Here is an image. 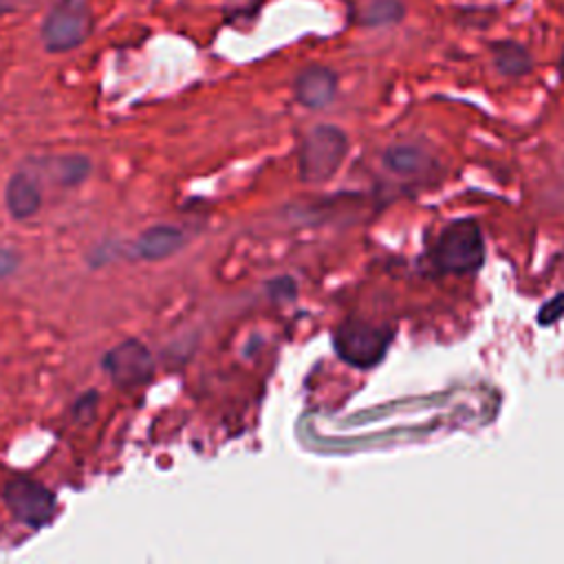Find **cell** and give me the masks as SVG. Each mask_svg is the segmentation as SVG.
Returning <instances> with one entry per match:
<instances>
[{
  "instance_id": "cell-8",
  "label": "cell",
  "mask_w": 564,
  "mask_h": 564,
  "mask_svg": "<svg viewBox=\"0 0 564 564\" xmlns=\"http://www.w3.org/2000/svg\"><path fill=\"white\" fill-rule=\"evenodd\" d=\"M183 242H185V236L176 227L156 225V227L145 229L139 236L134 251L143 260H163V258L176 253L183 247Z\"/></svg>"
},
{
  "instance_id": "cell-13",
  "label": "cell",
  "mask_w": 564,
  "mask_h": 564,
  "mask_svg": "<svg viewBox=\"0 0 564 564\" xmlns=\"http://www.w3.org/2000/svg\"><path fill=\"white\" fill-rule=\"evenodd\" d=\"M90 163L84 156H59L51 163V174L62 185H77L88 174Z\"/></svg>"
},
{
  "instance_id": "cell-17",
  "label": "cell",
  "mask_w": 564,
  "mask_h": 564,
  "mask_svg": "<svg viewBox=\"0 0 564 564\" xmlns=\"http://www.w3.org/2000/svg\"><path fill=\"white\" fill-rule=\"evenodd\" d=\"M7 7H9V0H0V11H7Z\"/></svg>"
},
{
  "instance_id": "cell-4",
  "label": "cell",
  "mask_w": 564,
  "mask_h": 564,
  "mask_svg": "<svg viewBox=\"0 0 564 564\" xmlns=\"http://www.w3.org/2000/svg\"><path fill=\"white\" fill-rule=\"evenodd\" d=\"M390 344V333L377 328L361 319L344 322L335 333V350L337 355L355 366V368H372L377 366Z\"/></svg>"
},
{
  "instance_id": "cell-2",
  "label": "cell",
  "mask_w": 564,
  "mask_h": 564,
  "mask_svg": "<svg viewBox=\"0 0 564 564\" xmlns=\"http://www.w3.org/2000/svg\"><path fill=\"white\" fill-rule=\"evenodd\" d=\"M348 150L346 134L335 126H317L300 150V174L308 183L328 181L341 165Z\"/></svg>"
},
{
  "instance_id": "cell-6",
  "label": "cell",
  "mask_w": 564,
  "mask_h": 564,
  "mask_svg": "<svg viewBox=\"0 0 564 564\" xmlns=\"http://www.w3.org/2000/svg\"><path fill=\"white\" fill-rule=\"evenodd\" d=\"M104 368L117 386L134 388L150 379L152 355L141 341L128 339V341L115 346L112 350H108V355L104 359Z\"/></svg>"
},
{
  "instance_id": "cell-9",
  "label": "cell",
  "mask_w": 564,
  "mask_h": 564,
  "mask_svg": "<svg viewBox=\"0 0 564 564\" xmlns=\"http://www.w3.org/2000/svg\"><path fill=\"white\" fill-rule=\"evenodd\" d=\"M40 203H42L40 187L35 185V181L29 174L11 176V181L7 183V189H4V205L13 218L22 220V218L33 216L40 209Z\"/></svg>"
},
{
  "instance_id": "cell-5",
  "label": "cell",
  "mask_w": 564,
  "mask_h": 564,
  "mask_svg": "<svg viewBox=\"0 0 564 564\" xmlns=\"http://www.w3.org/2000/svg\"><path fill=\"white\" fill-rule=\"evenodd\" d=\"M4 502L9 505L11 513L29 527H42L55 513L53 494L44 485L29 478H15L4 487Z\"/></svg>"
},
{
  "instance_id": "cell-1",
  "label": "cell",
  "mask_w": 564,
  "mask_h": 564,
  "mask_svg": "<svg viewBox=\"0 0 564 564\" xmlns=\"http://www.w3.org/2000/svg\"><path fill=\"white\" fill-rule=\"evenodd\" d=\"M436 269L443 273H474L485 260V242L476 220L460 218L449 223L432 251Z\"/></svg>"
},
{
  "instance_id": "cell-14",
  "label": "cell",
  "mask_w": 564,
  "mask_h": 564,
  "mask_svg": "<svg viewBox=\"0 0 564 564\" xmlns=\"http://www.w3.org/2000/svg\"><path fill=\"white\" fill-rule=\"evenodd\" d=\"M562 315H564V293L555 295L553 300H549V302L538 311V322H540L542 326H546V324L557 322Z\"/></svg>"
},
{
  "instance_id": "cell-11",
  "label": "cell",
  "mask_w": 564,
  "mask_h": 564,
  "mask_svg": "<svg viewBox=\"0 0 564 564\" xmlns=\"http://www.w3.org/2000/svg\"><path fill=\"white\" fill-rule=\"evenodd\" d=\"M383 163L394 174H403L405 176V174H419L425 167L427 156H425V152L421 148L405 143V145L388 148L386 154H383Z\"/></svg>"
},
{
  "instance_id": "cell-10",
  "label": "cell",
  "mask_w": 564,
  "mask_h": 564,
  "mask_svg": "<svg viewBox=\"0 0 564 564\" xmlns=\"http://www.w3.org/2000/svg\"><path fill=\"white\" fill-rule=\"evenodd\" d=\"M494 55V66L500 75L507 77H522L531 70V53L516 40H496L489 44Z\"/></svg>"
},
{
  "instance_id": "cell-3",
  "label": "cell",
  "mask_w": 564,
  "mask_h": 564,
  "mask_svg": "<svg viewBox=\"0 0 564 564\" xmlns=\"http://www.w3.org/2000/svg\"><path fill=\"white\" fill-rule=\"evenodd\" d=\"M93 26L90 7L86 0H59L42 24L44 46L53 53L79 46Z\"/></svg>"
},
{
  "instance_id": "cell-7",
  "label": "cell",
  "mask_w": 564,
  "mask_h": 564,
  "mask_svg": "<svg viewBox=\"0 0 564 564\" xmlns=\"http://www.w3.org/2000/svg\"><path fill=\"white\" fill-rule=\"evenodd\" d=\"M337 90V77L324 66H311L295 79V95L308 108H324L333 101Z\"/></svg>"
},
{
  "instance_id": "cell-15",
  "label": "cell",
  "mask_w": 564,
  "mask_h": 564,
  "mask_svg": "<svg viewBox=\"0 0 564 564\" xmlns=\"http://www.w3.org/2000/svg\"><path fill=\"white\" fill-rule=\"evenodd\" d=\"M20 264V256L13 251V249H7V247H0V280L11 275Z\"/></svg>"
},
{
  "instance_id": "cell-12",
  "label": "cell",
  "mask_w": 564,
  "mask_h": 564,
  "mask_svg": "<svg viewBox=\"0 0 564 564\" xmlns=\"http://www.w3.org/2000/svg\"><path fill=\"white\" fill-rule=\"evenodd\" d=\"M405 15V7L401 0H372L359 13V22L366 26H383L394 24Z\"/></svg>"
},
{
  "instance_id": "cell-18",
  "label": "cell",
  "mask_w": 564,
  "mask_h": 564,
  "mask_svg": "<svg viewBox=\"0 0 564 564\" xmlns=\"http://www.w3.org/2000/svg\"><path fill=\"white\" fill-rule=\"evenodd\" d=\"M560 66H562V70H564V51H562V57H560Z\"/></svg>"
},
{
  "instance_id": "cell-16",
  "label": "cell",
  "mask_w": 564,
  "mask_h": 564,
  "mask_svg": "<svg viewBox=\"0 0 564 564\" xmlns=\"http://www.w3.org/2000/svg\"><path fill=\"white\" fill-rule=\"evenodd\" d=\"M260 0H225V11L229 15H247V13H253L258 9Z\"/></svg>"
}]
</instances>
